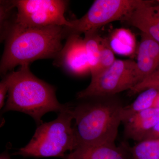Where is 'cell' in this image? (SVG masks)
<instances>
[{"mask_svg":"<svg viewBox=\"0 0 159 159\" xmlns=\"http://www.w3.org/2000/svg\"><path fill=\"white\" fill-rule=\"evenodd\" d=\"M79 100L76 104L70 103L77 147L116 144L124 107L119 98L113 96Z\"/></svg>","mask_w":159,"mask_h":159,"instance_id":"cell-1","label":"cell"},{"mask_svg":"<svg viewBox=\"0 0 159 159\" xmlns=\"http://www.w3.org/2000/svg\"><path fill=\"white\" fill-rule=\"evenodd\" d=\"M64 27L27 28L12 24L6 36L1 62V74L6 75L17 66L36 60L56 58L63 46Z\"/></svg>","mask_w":159,"mask_h":159,"instance_id":"cell-2","label":"cell"},{"mask_svg":"<svg viewBox=\"0 0 159 159\" xmlns=\"http://www.w3.org/2000/svg\"><path fill=\"white\" fill-rule=\"evenodd\" d=\"M9 84L8 99L2 112L17 111L29 115L38 125L43 123L42 117L49 112L59 113L66 107L56 98V89L39 79L29 69V65L6 74Z\"/></svg>","mask_w":159,"mask_h":159,"instance_id":"cell-3","label":"cell"},{"mask_svg":"<svg viewBox=\"0 0 159 159\" xmlns=\"http://www.w3.org/2000/svg\"><path fill=\"white\" fill-rule=\"evenodd\" d=\"M73 115L70 103L58 114L57 119L43 122L31 141L14 155L35 158L57 157L64 159L67 152L77 147L73 127Z\"/></svg>","mask_w":159,"mask_h":159,"instance_id":"cell-4","label":"cell"},{"mask_svg":"<svg viewBox=\"0 0 159 159\" xmlns=\"http://www.w3.org/2000/svg\"><path fill=\"white\" fill-rule=\"evenodd\" d=\"M144 0H96L79 19L70 20L72 26L64 27L66 36L97 32L99 28L116 20H123Z\"/></svg>","mask_w":159,"mask_h":159,"instance_id":"cell-5","label":"cell"},{"mask_svg":"<svg viewBox=\"0 0 159 159\" xmlns=\"http://www.w3.org/2000/svg\"><path fill=\"white\" fill-rule=\"evenodd\" d=\"M139 82L136 61L116 59L109 68L92 78L88 86L77 94V99L116 96Z\"/></svg>","mask_w":159,"mask_h":159,"instance_id":"cell-6","label":"cell"},{"mask_svg":"<svg viewBox=\"0 0 159 159\" xmlns=\"http://www.w3.org/2000/svg\"><path fill=\"white\" fill-rule=\"evenodd\" d=\"M17 9L13 24L27 28L51 26L70 27V21L65 17L67 2L61 0L14 1Z\"/></svg>","mask_w":159,"mask_h":159,"instance_id":"cell-7","label":"cell"},{"mask_svg":"<svg viewBox=\"0 0 159 159\" xmlns=\"http://www.w3.org/2000/svg\"><path fill=\"white\" fill-rule=\"evenodd\" d=\"M57 57L58 65L76 76L90 74L84 39L80 34H70Z\"/></svg>","mask_w":159,"mask_h":159,"instance_id":"cell-8","label":"cell"},{"mask_svg":"<svg viewBox=\"0 0 159 159\" xmlns=\"http://www.w3.org/2000/svg\"><path fill=\"white\" fill-rule=\"evenodd\" d=\"M155 2L144 0L123 21L159 43V4Z\"/></svg>","mask_w":159,"mask_h":159,"instance_id":"cell-9","label":"cell"},{"mask_svg":"<svg viewBox=\"0 0 159 159\" xmlns=\"http://www.w3.org/2000/svg\"><path fill=\"white\" fill-rule=\"evenodd\" d=\"M137 49V74L139 82L159 68V43L141 33Z\"/></svg>","mask_w":159,"mask_h":159,"instance_id":"cell-10","label":"cell"},{"mask_svg":"<svg viewBox=\"0 0 159 159\" xmlns=\"http://www.w3.org/2000/svg\"><path fill=\"white\" fill-rule=\"evenodd\" d=\"M64 159H132L128 147L116 144L80 145L67 154Z\"/></svg>","mask_w":159,"mask_h":159,"instance_id":"cell-11","label":"cell"},{"mask_svg":"<svg viewBox=\"0 0 159 159\" xmlns=\"http://www.w3.org/2000/svg\"><path fill=\"white\" fill-rule=\"evenodd\" d=\"M159 122V108L153 107L140 112L123 122L125 135L134 141L142 142Z\"/></svg>","mask_w":159,"mask_h":159,"instance_id":"cell-12","label":"cell"},{"mask_svg":"<svg viewBox=\"0 0 159 159\" xmlns=\"http://www.w3.org/2000/svg\"><path fill=\"white\" fill-rule=\"evenodd\" d=\"M108 41L114 53L129 56L137 51L135 37L128 29H116L111 34Z\"/></svg>","mask_w":159,"mask_h":159,"instance_id":"cell-13","label":"cell"},{"mask_svg":"<svg viewBox=\"0 0 159 159\" xmlns=\"http://www.w3.org/2000/svg\"><path fill=\"white\" fill-rule=\"evenodd\" d=\"M139 94L131 104L123 108L122 122L135 114L154 107L159 90L155 89H148Z\"/></svg>","mask_w":159,"mask_h":159,"instance_id":"cell-14","label":"cell"},{"mask_svg":"<svg viewBox=\"0 0 159 159\" xmlns=\"http://www.w3.org/2000/svg\"><path fill=\"white\" fill-rule=\"evenodd\" d=\"M86 51L90 66L91 77L97 73L99 67L100 56V39L101 36L97 32H89L84 34Z\"/></svg>","mask_w":159,"mask_h":159,"instance_id":"cell-15","label":"cell"},{"mask_svg":"<svg viewBox=\"0 0 159 159\" xmlns=\"http://www.w3.org/2000/svg\"><path fill=\"white\" fill-rule=\"evenodd\" d=\"M128 149L132 159H159V139L142 141Z\"/></svg>","mask_w":159,"mask_h":159,"instance_id":"cell-16","label":"cell"},{"mask_svg":"<svg viewBox=\"0 0 159 159\" xmlns=\"http://www.w3.org/2000/svg\"><path fill=\"white\" fill-rule=\"evenodd\" d=\"M100 56L99 67L97 73L92 76V78L101 74L113 64L115 61L114 52L111 48L108 39L106 38L100 37Z\"/></svg>","mask_w":159,"mask_h":159,"instance_id":"cell-17","label":"cell"},{"mask_svg":"<svg viewBox=\"0 0 159 159\" xmlns=\"http://www.w3.org/2000/svg\"><path fill=\"white\" fill-rule=\"evenodd\" d=\"M150 88L159 90V68L129 90V94L135 95Z\"/></svg>","mask_w":159,"mask_h":159,"instance_id":"cell-18","label":"cell"},{"mask_svg":"<svg viewBox=\"0 0 159 159\" xmlns=\"http://www.w3.org/2000/svg\"><path fill=\"white\" fill-rule=\"evenodd\" d=\"M1 30L2 36L5 33V37L9 31L7 20L9 18L11 10L16 8L14 1H1Z\"/></svg>","mask_w":159,"mask_h":159,"instance_id":"cell-19","label":"cell"},{"mask_svg":"<svg viewBox=\"0 0 159 159\" xmlns=\"http://www.w3.org/2000/svg\"><path fill=\"white\" fill-rule=\"evenodd\" d=\"M9 89V84L6 76L0 83V108H2L5 104L6 94Z\"/></svg>","mask_w":159,"mask_h":159,"instance_id":"cell-20","label":"cell"},{"mask_svg":"<svg viewBox=\"0 0 159 159\" xmlns=\"http://www.w3.org/2000/svg\"><path fill=\"white\" fill-rule=\"evenodd\" d=\"M159 139V122H157L155 125L152 129L149 132L146 134L144 140H154Z\"/></svg>","mask_w":159,"mask_h":159,"instance_id":"cell-21","label":"cell"},{"mask_svg":"<svg viewBox=\"0 0 159 159\" xmlns=\"http://www.w3.org/2000/svg\"><path fill=\"white\" fill-rule=\"evenodd\" d=\"M0 159H11V158L8 152L5 151L1 154Z\"/></svg>","mask_w":159,"mask_h":159,"instance_id":"cell-22","label":"cell"},{"mask_svg":"<svg viewBox=\"0 0 159 159\" xmlns=\"http://www.w3.org/2000/svg\"><path fill=\"white\" fill-rule=\"evenodd\" d=\"M154 107H157V108H159V95L157 98L156 102L155 104Z\"/></svg>","mask_w":159,"mask_h":159,"instance_id":"cell-23","label":"cell"},{"mask_svg":"<svg viewBox=\"0 0 159 159\" xmlns=\"http://www.w3.org/2000/svg\"><path fill=\"white\" fill-rule=\"evenodd\" d=\"M157 2L159 3V0H158V1H157Z\"/></svg>","mask_w":159,"mask_h":159,"instance_id":"cell-24","label":"cell"}]
</instances>
